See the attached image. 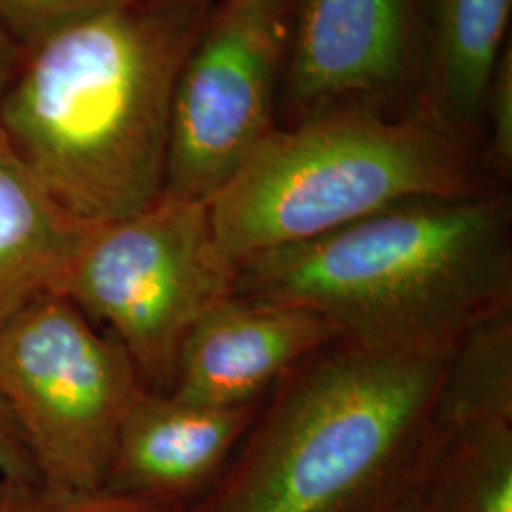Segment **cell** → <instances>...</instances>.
I'll return each mask as SVG.
<instances>
[{
	"instance_id": "3957f363",
	"label": "cell",
	"mask_w": 512,
	"mask_h": 512,
	"mask_svg": "<svg viewBox=\"0 0 512 512\" xmlns=\"http://www.w3.org/2000/svg\"><path fill=\"white\" fill-rule=\"evenodd\" d=\"M239 296L302 306L370 346L458 344L512 310L503 194L399 203L238 266Z\"/></svg>"
},
{
	"instance_id": "2e32d148",
	"label": "cell",
	"mask_w": 512,
	"mask_h": 512,
	"mask_svg": "<svg viewBox=\"0 0 512 512\" xmlns=\"http://www.w3.org/2000/svg\"><path fill=\"white\" fill-rule=\"evenodd\" d=\"M0 475L40 482L37 463L23 437L16 414L0 389Z\"/></svg>"
},
{
	"instance_id": "5b68a950",
	"label": "cell",
	"mask_w": 512,
	"mask_h": 512,
	"mask_svg": "<svg viewBox=\"0 0 512 512\" xmlns=\"http://www.w3.org/2000/svg\"><path fill=\"white\" fill-rule=\"evenodd\" d=\"M236 274L209 205L162 194L131 217L88 228L50 291L124 348L148 391L167 393L186 336L234 294Z\"/></svg>"
},
{
	"instance_id": "ffe728a7",
	"label": "cell",
	"mask_w": 512,
	"mask_h": 512,
	"mask_svg": "<svg viewBox=\"0 0 512 512\" xmlns=\"http://www.w3.org/2000/svg\"><path fill=\"white\" fill-rule=\"evenodd\" d=\"M397 512H429L423 505H421L420 499H418V495L412 494L406 501H404L403 505L399 507V511Z\"/></svg>"
},
{
	"instance_id": "d6986e66",
	"label": "cell",
	"mask_w": 512,
	"mask_h": 512,
	"mask_svg": "<svg viewBox=\"0 0 512 512\" xmlns=\"http://www.w3.org/2000/svg\"><path fill=\"white\" fill-rule=\"evenodd\" d=\"M21 57H23L21 46L10 35V31L6 29V25L0 19V105H2V99L8 92L14 76L18 73Z\"/></svg>"
},
{
	"instance_id": "5bb4252c",
	"label": "cell",
	"mask_w": 512,
	"mask_h": 512,
	"mask_svg": "<svg viewBox=\"0 0 512 512\" xmlns=\"http://www.w3.org/2000/svg\"><path fill=\"white\" fill-rule=\"evenodd\" d=\"M120 2L124 0H0V19L25 52L76 19Z\"/></svg>"
},
{
	"instance_id": "ac0fdd59",
	"label": "cell",
	"mask_w": 512,
	"mask_h": 512,
	"mask_svg": "<svg viewBox=\"0 0 512 512\" xmlns=\"http://www.w3.org/2000/svg\"><path fill=\"white\" fill-rule=\"evenodd\" d=\"M57 512H188L177 507H165L148 501H137L114 495H93L88 499L63 503Z\"/></svg>"
},
{
	"instance_id": "8fae6325",
	"label": "cell",
	"mask_w": 512,
	"mask_h": 512,
	"mask_svg": "<svg viewBox=\"0 0 512 512\" xmlns=\"http://www.w3.org/2000/svg\"><path fill=\"white\" fill-rule=\"evenodd\" d=\"M86 230L52 202L0 135V323L50 291Z\"/></svg>"
},
{
	"instance_id": "277c9868",
	"label": "cell",
	"mask_w": 512,
	"mask_h": 512,
	"mask_svg": "<svg viewBox=\"0 0 512 512\" xmlns=\"http://www.w3.org/2000/svg\"><path fill=\"white\" fill-rule=\"evenodd\" d=\"M486 192L475 152L444 120L334 112L274 129L207 205L238 268L399 203Z\"/></svg>"
},
{
	"instance_id": "6da1fadb",
	"label": "cell",
	"mask_w": 512,
	"mask_h": 512,
	"mask_svg": "<svg viewBox=\"0 0 512 512\" xmlns=\"http://www.w3.org/2000/svg\"><path fill=\"white\" fill-rule=\"evenodd\" d=\"M211 0H124L23 52L0 135L52 202L93 228L164 194L173 97Z\"/></svg>"
},
{
	"instance_id": "ba28073f",
	"label": "cell",
	"mask_w": 512,
	"mask_h": 512,
	"mask_svg": "<svg viewBox=\"0 0 512 512\" xmlns=\"http://www.w3.org/2000/svg\"><path fill=\"white\" fill-rule=\"evenodd\" d=\"M336 338L308 308L230 294L186 336L169 393L217 408L264 403L294 366Z\"/></svg>"
},
{
	"instance_id": "30bf717a",
	"label": "cell",
	"mask_w": 512,
	"mask_h": 512,
	"mask_svg": "<svg viewBox=\"0 0 512 512\" xmlns=\"http://www.w3.org/2000/svg\"><path fill=\"white\" fill-rule=\"evenodd\" d=\"M410 0H304L296 25L289 95L315 107L378 90L403 73Z\"/></svg>"
},
{
	"instance_id": "4fadbf2b",
	"label": "cell",
	"mask_w": 512,
	"mask_h": 512,
	"mask_svg": "<svg viewBox=\"0 0 512 512\" xmlns=\"http://www.w3.org/2000/svg\"><path fill=\"white\" fill-rule=\"evenodd\" d=\"M512 0H433L435 78L446 110L471 118L484 105L505 42Z\"/></svg>"
},
{
	"instance_id": "52a82bcc",
	"label": "cell",
	"mask_w": 512,
	"mask_h": 512,
	"mask_svg": "<svg viewBox=\"0 0 512 512\" xmlns=\"http://www.w3.org/2000/svg\"><path fill=\"white\" fill-rule=\"evenodd\" d=\"M289 0H224L184 61L171 110L164 196L205 202L274 131Z\"/></svg>"
},
{
	"instance_id": "7c38bea8",
	"label": "cell",
	"mask_w": 512,
	"mask_h": 512,
	"mask_svg": "<svg viewBox=\"0 0 512 512\" xmlns=\"http://www.w3.org/2000/svg\"><path fill=\"white\" fill-rule=\"evenodd\" d=\"M414 494L429 512H512V420L433 423Z\"/></svg>"
},
{
	"instance_id": "9c48e42d",
	"label": "cell",
	"mask_w": 512,
	"mask_h": 512,
	"mask_svg": "<svg viewBox=\"0 0 512 512\" xmlns=\"http://www.w3.org/2000/svg\"><path fill=\"white\" fill-rule=\"evenodd\" d=\"M260 406L217 408L147 389L120 427L101 494L190 511L219 482Z\"/></svg>"
},
{
	"instance_id": "9a60e30c",
	"label": "cell",
	"mask_w": 512,
	"mask_h": 512,
	"mask_svg": "<svg viewBox=\"0 0 512 512\" xmlns=\"http://www.w3.org/2000/svg\"><path fill=\"white\" fill-rule=\"evenodd\" d=\"M490 112L492 137L486 148V167L505 175L512 165V55L511 46L503 50L484 97Z\"/></svg>"
},
{
	"instance_id": "7a4b0ae2",
	"label": "cell",
	"mask_w": 512,
	"mask_h": 512,
	"mask_svg": "<svg viewBox=\"0 0 512 512\" xmlns=\"http://www.w3.org/2000/svg\"><path fill=\"white\" fill-rule=\"evenodd\" d=\"M456 344L336 338L277 382L188 512H397L420 484Z\"/></svg>"
},
{
	"instance_id": "8992f818",
	"label": "cell",
	"mask_w": 512,
	"mask_h": 512,
	"mask_svg": "<svg viewBox=\"0 0 512 512\" xmlns=\"http://www.w3.org/2000/svg\"><path fill=\"white\" fill-rule=\"evenodd\" d=\"M0 389L59 503L101 494L120 427L147 391L124 348L54 291L0 323Z\"/></svg>"
},
{
	"instance_id": "e0dca14e",
	"label": "cell",
	"mask_w": 512,
	"mask_h": 512,
	"mask_svg": "<svg viewBox=\"0 0 512 512\" xmlns=\"http://www.w3.org/2000/svg\"><path fill=\"white\" fill-rule=\"evenodd\" d=\"M61 505L40 482L0 475V512H57Z\"/></svg>"
}]
</instances>
